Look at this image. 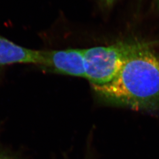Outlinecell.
Returning a JSON list of instances; mask_svg holds the SVG:
<instances>
[{
	"instance_id": "cell-1",
	"label": "cell",
	"mask_w": 159,
	"mask_h": 159,
	"mask_svg": "<svg viewBox=\"0 0 159 159\" xmlns=\"http://www.w3.org/2000/svg\"><path fill=\"white\" fill-rule=\"evenodd\" d=\"M153 45L139 41L116 77L94 90L97 95L117 106L159 111V54Z\"/></svg>"
},
{
	"instance_id": "cell-2",
	"label": "cell",
	"mask_w": 159,
	"mask_h": 159,
	"mask_svg": "<svg viewBox=\"0 0 159 159\" xmlns=\"http://www.w3.org/2000/svg\"><path fill=\"white\" fill-rule=\"evenodd\" d=\"M139 41H119L84 49L85 78L93 90L110 83L119 73Z\"/></svg>"
},
{
	"instance_id": "cell-3",
	"label": "cell",
	"mask_w": 159,
	"mask_h": 159,
	"mask_svg": "<svg viewBox=\"0 0 159 159\" xmlns=\"http://www.w3.org/2000/svg\"><path fill=\"white\" fill-rule=\"evenodd\" d=\"M38 65L48 71L85 78L84 49L40 51Z\"/></svg>"
},
{
	"instance_id": "cell-4",
	"label": "cell",
	"mask_w": 159,
	"mask_h": 159,
	"mask_svg": "<svg viewBox=\"0 0 159 159\" xmlns=\"http://www.w3.org/2000/svg\"><path fill=\"white\" fill-rule=\"evenodd\" d=\"M40 52L18 46L0 35V71L7 66L17 63L38 65Z\"/></svg>"
},
{
	"instance_id": "cell-5",
	"label": "cell",
	"mask_w": 159,
	"mask_h": 159,
	"mask_svg": "<svg viewBox=\"0 0 159 159\" xmlns=\"http://www.w3.org/2000/svg\"><path fill=\"white\" fill-rule=\"evenodd\" d=\"M102 7L106 8H111L117 0H98Z\"/></svg>"
},
{
	"instance_id": "cell-6",
	"label": "cell",
	"mask_w": 159,
	"mask_h": 159,
	"mask_svg": "<svg viewBox=\"0 0 159 159\" xmlns=\"http://www.w3.org/2000/svg\"><path fill=\"white\" fill-rule=\"evenodd\" d=\"M0 159H16L10 154L0 148Z\"/></svg>"
},
{
	"instance_id": "cell-7",
	"label": "cell",
	"mask_w": 159,
	"mask_h": 159,
	"mask_svg": "<svg viewBox=\"0 0 159 159\" xmlns=\"http://www.w3.org/2000/svg\"><path fill=\"white\" fill-rule=\"evenodd\" d=\"M156 6L158 8L159 10V0H156Z\"/></svg>"
}]
</instances>
